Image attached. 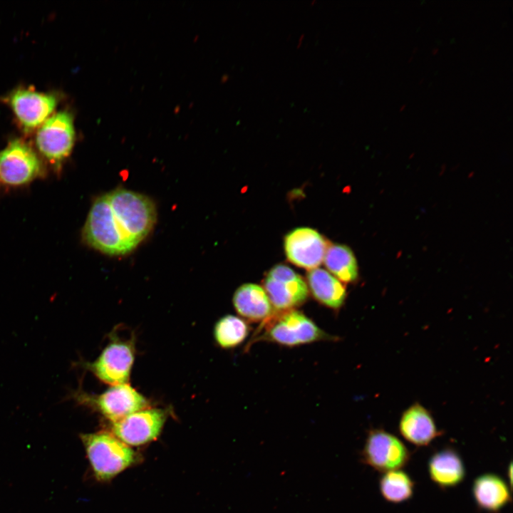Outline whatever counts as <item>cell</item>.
I'll return each instance as SVG.
<instances>
[{
	"label": "cell",
	"mask_w": 513,
	"mask_h": 513,
	"mask_svg": "<svg viewBox=\"0 0 513 513\" xmlns=\"http://www.w3.org/2000/svg\"><path fill=\"white\" fill-rule=\"evenodd\" d=\"M157 218L147 196L118 188L93 202L82 229L84 242L109 255L133 251L151 232Z\"/></svg>",
	"instance_id": "6da1fadb"
},
{
	"label": "cell",
	"mask_w": 513,
	"mask_h": 513,
	"mask_svg": "<svg viewBox=\"0 0 513 513\" xmlns=\"http://www.w3.org/2000/svg\"><path fill=\"white\" fill-rule=\"evenodd\" d=\"M321 330L304 313L296 309L275 311L261 323L249 343L268 341L294 347L320 341L336 340Z\"/></svg>",
	"instance_id": "7a4b0ae2"
},
{
	"label": "cell",
	"mask_w": 513,
	"mask_h": 513,
	"mask_svg": "<svg viewBox=\"0 0 513 513\" xmlns=\"http://www.w3.org/2000/svg\"><path fill=\"white\" fill-rule=\"evenodd\" d=\"M81 438L95 477L109 480L136 462L130 446L113 433L100 431L82 434Z\"/></svg>",
	"instance_id": "3957f363"
},
{
	"label": "cell",
	"mask_w": 513,
	"mask_h": 513,
	"mask_svg": "<svg viewBox=\"0 0 513 513\" xmlns=\"http://www.w3.org/2000/svg\"><path fill=\"white\" fill-rule=\"evenodd\" d=\"M45 175L42 160L23 140H11L0 152V182L4 185L11 188L22 187Z\"/></svg>",
	"instance_id": "277c9868"
},
{
	"label": "cell",
	"mask_w": 513,
	"mask_h": 513,
	"mask_svg": "<svg viewBox=\"0 0 513 513\" xmlns=\"http://www.w3.org/2000/svg\"><path fill=\"white\" fill-rule=\"evenodd\" d=\"M36 146L56 172H60L75 142L73 118L68 111L50 116L38 128Z\"/></svg>",
	"instance_id": "5b68a950"
},
{
	"label": "cell",
	"mask_w": 513,
	"mask_h": 513,
	"mask_svg": "<svg viewBox=\"0 0 513 513\" xmlns=\"http://www.w3.org/2000/svg\"><path fill=\"white\" fill-rule=\"evenodd\" d=\"M73 398L98 410L112 423L150 407L147 400L128 383L111 385L99 395L78 390L73 394Z\"/></svg>",
	"instance_id": "8992f818"
},
{
	"label": "cell",
	"mask_w": 513,
	"mask_h": 513,
	"mask_svg": "<svg viewBox=\"0 0 513 513\" xmlns=\"http://www.w3.org/2000/svg\"><path fill=\"white\" fill-rule=\"evenodd\" d=\"M134 359L133 338L124 339L113 335L96 360L83 365L100 380L114 385L128 383Z\"/></svg>",
	"instance_id": "52a82bcc"
},
{
	"label": "cell",
	"mask_w": 513,
	"mask_h": 513,
	"mask_svg": "<svg viewBox=\"0 0 513 513\" xmlns=\"http://www.w3.org/2000/svg\"><path fill=\"white\" fill-rule=\"evenodd\" d=\"M263 289L275 311L295 309L309 296L306 282L284 264L275 265L268 271L263 280Z\"/></svg>",
	"instance_id": "ba28073f"
},
{
	"label": "cell",
	"mask_w": 513,
	"mask_h": 513,
	"mask_svg": "<svg viewBox=\"0 0 513 513\" xmlns=\"http://www.w3.org/2000/svg\"><path fill=\"white\" fill-rule=\"evenodd\" d=\"M409 457L403 442L383 430H373L368 433L362 451L364 463L383 472L399 470L408 463Z\"/></svg>",
	"instance_id": "9c48e42d"
},
{
	"label": "cell",
	"mask_w": 513,
	"mask_h": 513,
	"mask_svg": "<svg viewBox=\"0 0 513 513\" xmlns=\"http://www.w3.org/2000/svg\"><path fill=\"white\" fill-rule=\"evenodd\" d=\"M167 418L165 410L147 408L112 424V433L129 446H140L156 439Z\"/></svg>",
	"instance_id": "30bf717a"
},
{
	"label": "cell",
	"mask_w": 513,
	"mask_h": 513,
	"mask_svg": "<svg viewBox=\"0 0 513 513\" xmlns=\"http://www.w3.org/2000/svg\"><path fill=\"white\" fill-rule=\"evenodd\" d=\"M328 244L319 232L309 227L294 229L284 238L287 259L295 266L309 270L321 264Z\"/></svg>",
	"instance_id": "8fae6325"
},
{
	"label": "cell",
	"mask_w": 513,
	"mask_h": 513,
	"mask_svg": "<svg viewBox=\"0 0 513 513\" xmlns=\"http://www.w3.org/2000/svg\"><path fill=\"white\" fill-rule=\"evenodd\" d=\"M9 103L24 129L30 132L51 116L56 107L57 99L51 93L20 88L11 93Z\"/></svg>",
	"instance_id": "7c38bea8"
},
{
	"label": "cell",
	"mask_w": 513,
	"mask_h": 513,
	"mask_svg": "<svg viewBox=\"0 0 513 513\" xmlns=\"http://www.w3.org/2000/svg\"><path fill=\"white\" fill-rule=\"evenodd\" d=\"M399 431L406 440L417 446L429 445L440 434L431 414L418 403L403 412Z\"/></svg>",
	"instance_id": "4fadbf2b"
},
{
	"label": "cell",
	"mask_w": 513,
	"mask_h": 513,
	"mask_svg": "<svg viewBox=\"0 0 513 513\" xmlns=\"http://www.w3.org/2000/svg\"><path fill=\"white\" fill-rule=\"evenodd\" d=\"M233 304L236 311L252 322H263L271 316L275 309L262 286L245 284L234 292Z\"/></svg>",
	"instance_id": "5bb4252c"
},
{
	"label": "cell",
	"mask_w": 513,
	"mask_h": 513,
	"mask_svg": "<svg viewBox=\"0 0 513 513\" xmlns=\"http://www.w3.org/2000/svg\"><path fill=\"white\" fill-rule=\"evenodd\" d=\"M306 281L309 291L322 305L334 310L343 305L347 296L346 287L326 270L321 268L309 270Z\"/></svg>",
	"instance_id": "9a60e30c"
},
{
	"label": "cell",
	"mask_w": 513,
	"mask_h": 513,
	"mask_svg": "<svg viewBox=\"0 0 513 513\" xmlns=\"http://www.w3.org/2000/svg\"><path fill=\"white\" fill-rule=\"evenodd\" d=\"M432 480L442 487L460 484L465 477V467L460 455L452 449H445L435 453L428 463Z\"/></svg>",
	"instance_id": "2e32d148"
},
{
	"label": "cell",
	"mask_w": 513,
	"mask_h": 513,
	"mask_svg": "<svg viewBox=\"0 0 513 513\" xmlns=\"http://www.w3.org/2000/svg\"><path fill=\"white\" fill-rule=\"evenodd\" d=\"M472 490L478 506L488 511H498L510 501L507 484L494 474L478 477L474 482Z\"/></svg>",
	"instance_id": "e0dca14e"
},
{
	"label": "cell",
	"mask_w": 513,
	"mask_h": 513,
	"mask_svg": "<svg viewBox=\"0 0 513 513\" xmlns=\"http://www.w3.org/2000/svg\"><path fill=\"white\" fill-rule=\"evenodd\" d=\"M323 261L327 269L340 281L353 283L358 279L357 261L348 247L338 244H328Z\"/></svg>",
	"instance_id": "ac0fdd59"
},
{
	"label": "cell",
	"mask_w": 513,
	"mask_h": 513,
	"mask_svg": "<svg viewBox=\"0 0 513 513\" xmlns=\"http://www.w3.org/2000/svg\"><path fill=\"white\" fill-rule=\"evenodd\" d=\"M249 330L248 323L244 319L229 314L217 321L214 328V336L221 348H232L244 342Z\"/></svg>",
	"instance_id": "d6986e66"
},
{
	"label": "cell",
	"mask_w": 513,
	"mask_h": 513,
	"mask_svg": "<svg viewBox=\"0 0 513 513\" xmlns=\"http://www.w3.org/2000/svg\"><path fill=\"white\" fill-rule=\"evenodd\" d=\"M380 490L387 501L399 503L411 497L413 482L405 472L392 470L385 472L380 478Z\"/></svg>",
	"instance_id": "ffe728a7"
},
{
	"label": "cell",
	"mask_w": 513,
	"mask_h": 513,
	"mask_svg": "<svg viewBox=\"0 0 513 513\" xmlns=\"http://www.w3.org/2000/svg\"><path fill=\"white\" fill-rule=\"evenodd\" d=\"M508 472H509V479L510 481V485H512V463H510V465H509Z\"/></svg>",
	"instance_id": "44dd1931"
},
{
	"label": "cell",
	"mask_w": 513,
	"mask_h": 513,
	"mask_svg": "<svg viewBox=\"0 0 513 513\" xmlns=\"http://www.w3.org/2000/svg\"><path fill=\"white\" fill-rule=\"evenodd\" d=\"M438 51H439V48H438L437 47L433 48L432 49V53L433 55L437 54V53H438Z\"/></svg>",
	"instance_id": "7402d4cb"
},
{
	"label": "cell",
	"mask_w": 513,
	"mask_h": 513,
	"mask_svg": "<svg viewBox=\"0 0 513 513\" xmlns=\"http://www.w3.org/2000/svg\"><path fill=\"white\" fill-rule=\"evenodd\" d=\"M405 108H406V104L404 103L400 106L399 110L403 111V110H405Z\"/></svg>",
	"instance_id": "603a6c76"
},
{
	"label": "cell",
	"mask_w": 513,
	"mask_h": 513,
	"mask_svg": "<svg viewBox=\"0 0 513 513\" xmlns=\"http://www.w3.org/2000/svg\"><path fill=\"white\" fill-rule=\"evenodd\" d=\"M418 49V46H415V47L413 48V53H415V52H417Z\"/></svg>",
	"instance_id": "cb8c5ba5"
},
{
	"label": "cell",
	"mask_w": 513,
	"mask_h": 513,
	"mask_svg": "<svg viewBox=\"0 0 513 513\" xmlns=\"http://www.w3.org/2000/svg\"><path fill=\"white\" fill-rule=\"evenodd\" d=\"M413 55H412L411 56L409 57L408 62L410 63L413 60Z\"/></svg>",
	"instance_id": "d4e9b609"
},
{
	"label": "cell",
	"mask_w": 513,
	"mask_h": 513,
	"mask_svg": "<svg viewBox=\"0 0 513 513\" xmlns=\"http://www.w3.org/2000/svg\"><path fill=\"white\" fill-rule=\"evenodd\" d=\"M424 80H425V78H421L420 81H419V84H421L422 83H423Z\"/></svg>",
	"instance_id": "484cf974"
}]
</instances>
